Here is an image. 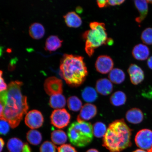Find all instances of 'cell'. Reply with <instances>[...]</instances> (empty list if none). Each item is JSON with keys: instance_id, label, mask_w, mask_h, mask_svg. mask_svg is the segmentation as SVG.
I'll list each match as a JSON object with an SVG mask.
<instances>
[{"instance_id": "6da1fadb", "label": "cell", "mask_w": 152, "mask_h": 152, "mask_svg": "<svg viewBox=\"0 0 152 152\" xmlns=\"http://www.w3.org/2000/svg\"><path fill=\"white\" fill-rule=\"evenodd\" d=\"M22 82L11 81L6 90L1 92V104L3 106L1 120H4L12 128L18 126L28 109L27 97L22 94Z\"/></svg>"}, {"instance_id": "7a4b0ae2", "label": "cell", "mask_w": 152, "mask_h": 152, "mask_svg": "<svg viewBox=\"0 0 152 152\" xmlns=\"http://www.w3.org/2000/svg\"><path fill=\"white\" fill-rule=\"evenodd\" d=\"M132 131L123 119L113 121L103 137L102 146L110 152H121L132 146Z\"/></svg>"}, {"instance_id": "3957f363", "label": "cell", "mask_w": 152, "mask_h": 152, "mask_svg": "<svg viewBox=\"0 0 152 152\" xmlns=\"http://www.w3.org/2000/svg\"><path fill=\"white\" fill-rule=\"evenodd\" d=\"M61 74L67 84L73 87L84 83L88 72L83 57L64 54L61 60Z\"/></svg>"}, {"instance_id": "277c9868", "label": "cell", "mask_w": 152, "mask_h": 152, "mask_svg": "<svg viewBox=\"0 0 152 152\" xmlns=\"http://www.w3.org/2000/svg\"><path fill=\"white\" fill-rule=\"evenodd\" d=\"M91 29L83 34L86 40L85 50L89 57L94 54L95 49L103 45H107L109 38L106 31L105 24L96 22H91Z\"/></svg>"}, {"instance_id": "5b68a950", "label": "cell", "mask_w": 152, "mask_h": 152, "mask_svg": "<svg viewBox=\"0 0 152 152\" xmlns=\"http://www.w3.org/2000/svg\"><path fill=\"white\" fill-rule=\"evenodd\" d=\"M67 134L73 145L78 147H85L92 141L93 127L90 122L76 121L70 125Z\"/></svg>"}, {"instance_id": "8992f818", "label": "cell", "mask_w": 152, "mask_h": 152, "mask_svg": "<svg viewBox=\"0 0 152 152\" xmlns=\"http://www.w3.org/2000/svg\"><path fill=\"white\" fill-rule=\"evenodd\" d=\"M137 146L148 152H152V131L143 129L137 133L135 137Z\"/></svg>"}, {"instance_id": "52a82bcc", "label": "cell", "mask_w": 152, "mask_h": 152, "mask_svg": "<svg viewBox=\"0 0 152 152\" xmlns=\"http://www.w3.org/2000/svg\"><path fill=\"white\" fill-rule=\"evenodd\" d=\"M71 118V115L65 109H56L51 114V123L56 128L62 129L69 124Z\"/></svg>"}, {"instance_id": "ba28073f", "label": "cell", "mask_w": 152, "mask_h": 152, "mask_svg": "<svg viewBox=\"0 0 152 152\" xmlns=\"http://www.w3.org/2000/svg\"><path fill=\"white\" fill-rule=\"evenodd\" d=\"M44 87L45 92L50 96L62 94L63 83L61 80L55 77H51L45 80Z\"/></svg>"}, {"instance_id": "9c48e42d", "label": "cell", "mask_w": 152, "mask_h": 152, "mask_svg": "<svg viewBox=\"0 0 152 152\" xmlns=\"http://www.w3.org/2000/svg\"><path fill=\"white\" fill-rule=\"evenodd\" d=\"M44 122V118L42 114L37 110H33L26 114L25 123L30 129H36L42 126Z\"/></svg>"}, {"instance_id": "30bf717a", "label": "cell", "mask_w": 152, "mask_h": 152, "mask_svg": "<svg viewBox=\"0 0 152 152\" xmlns=\"http://www.w3.org/2000/svg\"><path fill=\"white\" fill-rule=\"evenodd\" d=\"M114 62L111 57L106 55L99 56L95 64L96 71L102 74L109 73L113 69Z\"/></svg>"}, {"instance_id": "8fae6325", "label": "cell", "mask_w": 152, "mask_h": 152, "mask_svg": "<svg viewBox=\"0 0 152 152\" xmlns=\"http://www.w3.org/2000/svg\"><path fill=\"white\" fill-rule=\"evenodd\" d=\"M97 113V109L94 104L87 103L81 108L80 113L77 117L79 122H83L90 120L96 116Z\"/></svg>"}, {"instance_id": "7c38bea8", "label": "cell", "mask_w": 152, "mask_h": 152, "mask_svg": "<svg viewBox=\"0 0 152 152\" xmlns=\"http://www.w3.org/2000/svg\"><path fill=\"white\" fill-rule=\"evenodd\" d=\"M131 82L137 85L141 83L144 79V72L141 68L137 64H131L128 70Z\"/></svg>"}, {"instance_id": "4fadbf2b", "label": "cell", "mask_w": 152, "mask_h": 152, "mask_svg": "<svg viewBox=\"0 0 152 152\" xmlns=\"http://www.w3.org/2000/svg\"><path fill=\"white\" fill-rule=\"evenodd\" d=\"M96 89L97 92L100 94L107 96L113 92V85L109 79H100L96 81Z\"/></svg>"}, {"instance_id": "5bb4252c", "label": "cell", "mask_w": 152, "mask_h": 152, "mask_svg": "<svg viewBox=\"0 0 152 152\" xmlns=\"http://www.w3.org/2000/svg\"><path fill=\"white\" fill-rule=\"evenodd\" d=\"M132 55L136 60H145L149 56V49L147 45L139 44L134 47L132 51Z\"/></svg>"}, {"instance_id": "9a60e30c", "label": "cell", "mask_w": 152, "mask_h": 152, "mask_svg": "<svg viewBox=\"0 0 152 152\" xmlns=\"http://www.w3.org/2000/svg\"><path fill=\"white\" fill-rule=\"evenodd\" d=\"M125 117L129 122L137 124L141 123L143 121L144 115L141 110L134 108L127 111Z\"/></svg>"}, {"instance_id": "2e32d148", "label": "cell", "mask_w": 152, "mask_h": 152, "mask_svg": "<svg viewBox=\"0 0 152 152\" xmlns=\"http://www.w3.org/2000/svg\"><path fill=\"white\" fill-rule=\"evenodd\" d=\"M64 17L66 25L69 27L78 28L82 24L80 17L74 11L68 12Z\"/></svg>"}, {"instance_id": "e0dca14e", "label": "cell", "mask_w": 152, "mask_h": 152, "mask_svg": "<svg viewBox=\"0 0 152 152\" xmlns=\"http://www.w3.org/2000/svg\"><path fill=\"white\" fill-rule=\"evenodd\" d=\"M135 5L140 13V16L135 19L138 23H141L147 17L148 11V3L146 1H134Z\"/></svg>"}, {"instance_id": "ac0fdd59", "label": "cell", "mask_w": 152, "mask_h": 152, "mask_svg": "<svg viewBox=\"0 0 152 152\" xmlns=\"http://www.w3.org/2000/svg\"><path fill=\"white\" fill-rule=\"evenodd\" d=\"M28 33L31 37L35 39H39L43 37L45 29L42 24L38 22L34 23L30 26Z\"/></svg>"}, {"instance_id": "d6986e66", "label": "cell", "mask_w": 152, "mask_h": 152, "mask_svg": "<svg viewBox=\"0 0 152 152\" xmlns=\"http://www.w3.org/2000/svg\"><path fill=\"white\" fill-rule=\"evenodd\" d=\"M62 41L58 36H50L45 41V50L50 52L56 50L61 46Z\"/></svg>"}, {"instance_id": "ffe728a7", "label": "cell", "mask_w": 152, "mask_h": 152, "mask_svg": "<svg viewBox=\"0 0 152 152\" xmlns=\"http://www.w3.org/2000/svg\"><path fill=\"white\" fill-rule=\"evenodd\" d=\"M109 78L112 83L119 84L125 80V75L122 70L117 68H114L110 72Z\"/></svg>"}, {"instance_id": "44dd1931", "label": "cell", "mask_w": 152, "mask_h": 152, "mask_svg": "<svg viewBox=\"0 0 152 152\" xmlns=\"http://www.w3.org/2000/svg\"><path fill=\"white\" fill-rule=\"evenodd\" d=\"M66 104V98L62 94L52 95L49 100V105L53 109H61L65 106Z\"/></svg>"}, {"instance_id": "7402d4cb", "label": "cell", "mask_w": 152, "mask_h": 152, "mask_svg": "<svg viewBox=\"0 0 152 152\" xmlns=\"http://www.w3.org/2000/svg\"><path fill=\"white\" fill-rule=\"evenodd\" d=\"M81 96L83 100L89 103L94 102L98 98L96 91L91 87H87L83 89Z\"/></svg>"}, {"instance_id": "603a6c76", "label": "cell", "mask_w": 152, "mask_h": 152, "mask_svg": "<svg viewBox=\"0 0 152 152\" xmlns=\"http://www.w3.org/2000/svg\"><path fill=\"white\" fill-rule=\"evenodd\" d=\"M24 144L18 138L10 139L7 142V147L10 152H22Z\"/></svg>"}, {"instance_id": "cb8c5ba5", "label": "cell", "mask_w": 152, "mask_h": 152, "mask_svg": "<svg viewBox=\"0 0 152 152\" xmlns=\"http://www.w3.org/2000/svg\"><path fill=\"white\" fill-rule=\"evenodd\" d=\"M126 96L124 93L118 91L112 94L110 98V101L113 105L119 106L124 104L126 102Z\"/></svg>"}, {"instance_id": "d4e9b609", "label": "cell", "mask_w": 152, "mask_h": 152, "mask_svg": "<svg viewBox=\"0 0 152 152\" xmlns=\"http://www.w3.org/2000/svg\"><path fill=\"white\" fill-rule=\"evenodd\" d=\"M51 140L53 143L56 145H63L67 141V137L63 131L55 130L51 134Z\"/></svg>"}, {"instance_id": "484cf974", "label": "cell", "mask_w": 152, "mask_h": 152, "mask_svg": "<svg viewBox=\"0 0 152 152\" xmlns=\"http://www.w3.org/2000/svg\"><path fill=\"white\" fill-rule=\"evenodd\" d=\"M26 138L30 143L35 145L40 143L42 139L41 133L35 130L28 131L26 134Z\"/></svg>"}, {"instance_id": "4316f807", "label": "cell", "mask_w": 152, "mask_h": 152, "mask_svg": "<svg viewBox=\"0 0 152 152\" xmlns=\"http://www.w3.org/2000/svg\"><path fill=\"white\" fill-rule=\"evenodd\" d=\"M82 104L81 100L75 96H70L67 100L68 107L72 111H79L82 108Z\"/></svg>"}, {"instance_id": "83f0119b", "label": "cell", "mask_w": 152, "mask_h": 152, "mask_svg": "<svg viewBox=\"0 0 152 152\" xmlns=\"http://www.w3.org/2000/svg\"><path fill=\"white\" fill-rule=\"evenodd\" d=\"M107 130L105 124L101 122H97L93 126V134L97 138L104 137Z\"/></svg>"}, {"instance_id": "f1b7e54d", "label": "cell", "mask_w": 152, "mask_h": 152, "mask_svg": "<svg viewBox=\"0 0 152 152\" xmlns=\"http://www.w3.org/2000/svg\"><path fill=\"white\" fill-rule=\"evenodd\" d=\"M141 39L142 42L147 45H152V28H145L141 34Z\"/></svg>"}, {"instance_id": "f546056e", "label": "cell", "mask_w": 152, "mask_h": 152, "mask_svg": "<svg viewBox=\"0 0 152 152\" xmlns=\"http://www.w3.org/2000/svg\"><path fill=\"white\" fill-rule=\"evenodd\" d=\"M56 147L50 142L47 141L43 142L40 148V152H56Z\"/></svg>"}, {"instance_id": "4dcf8cb0", "label": "cell", "mask_w": 152, "mask_h": 152, "mask_svg": "<svg viewBox=\"0 0 152 152\" xmlns=\"http://www.w3.org/2000/svg\"><path fill=\"white\" fill-rule=\"evenodd\" d=\"M9 124L4 120H1L0 123V132L1 134L5 135L9 132L10 129Z\"/></svg>"}, {"instance_id": "1f68e13d", "label": "cell", "mask_w": 152, "mask_h": 152, "mask_svg": "<svg viewBox=\"0 0 152 152\" xmlns=\"http://www.w3.org/2000/svg\"><path fill=\"white\" fill-rule=\"evenodd\" d=\"M58 152H77L75 147L71 144H64L58 148Z\"/></svg>"}, {"instance_id": "d6a6232c", "label": "cell", "mask_w": 152, "mask_h": 152, "mask_svg": "<svg viewBox=\"0 0 152 152\" xmlns=\"http://www.w3.org/2000/svg\"><path fill=\"white\" fill-rule=\"evenodd\" d=\"M1 86H0V91L1 92H3L4 91L6 90L7 88V86L5 83L4 80L3 78L2 77V71H1Z\"/></svg>"}, {"instance_id": "836d02e7", "label": "cell", "mask_w": 152, "mask_h": 152, "mask_svg": "<svg viewBox=\"0 0 152 152\" xmlns=\"http://www.w3.org/2000/svg\"><path fill=\"white\" fill-rule=\"evenodd\" d=\"M124 1L123 0H110L107 1V3L108 5L115 6L122 4Z\"/></svg>"}, {"instance_id": "e575fe53", "label": "cell", "mask_w": 152, "mask_h": 152, "mask_svg": "<svg viewBox=\"0 0 152 152\" xmlns=\"http://www.w3.org/2000/svg\"><path fill=\"white\" fill-rule=\"evenodd\" d=\"M97 4L99 7L100 8H102L104 7H107L108 5L107 1L106 0H103V1H96Z\"/></svg>"}, {"instance_id": "d590c367", "label": "cell", "mask_w": 152, "mask_h": 152, "mask_svg": "<svg viewBox=\"0 0 152 152\" xmlns=\"http://www.w3.org/2000/svg\"><path fill=\"white\" fill-rule=\"evenodd\" d=\"M22 152H32L31 148L27 143H26L24 144Z\"/></svg>"}, {"instance_id": "8d00e7d4", "label": "cell", "mask_w": 152, "mask_h": 152, "mask_svg": "<svg viewBox=\"0 0 152 152\" xmlns=\"http://www.w3.org/2000/svg\"><path fill=\"white\" fill-rule=\"evenodd\" d=\"M147 64L148 67L152 70V56L148 58Z\"/></svg>"}, {"instance_id": "74e56055", "label": "cell", "mask_w": 152, "mask_h": 152, "mask_svg": "<svg viewBox=\"0 0 152 152\" xmlns=\"http://www.w3.org/2000/svg\"><path fill=\"white\" fill-rule=\"evenodd\" d=\"M0 142H1V152L2 151L4 146L5 142L4 140L2 138L0 139Z\"/></svg>"}, {"instance_id": "f35d334b", "label": "cell", "mask_w": 152, "mask_h": 152, "mask_svg": "<svg viewBox=\"0 0 152 152\" xmlns=\"http://www.w3.org/2000/svg\"><path fill=\"white\" fill-rule=\"evenodd\" d=\"M76 10L77 13L80 14L83 12V9L80 7H77L76 8Z\"/></svg>"}, {"instance_id": "ab89813d", "label": "cell", "mask_w": 152, "mask_h": 152, "mask_svg": "<svg viewBox=\"0 0 152 152\" xmlns=\"http://www.w3.org/2000/svg\"><path fill=\"white\" fill-rule=\"evenodd\" d=\"M113 40L111 38H109V39H108V41L107 42V45H113Z\"/></svg>"}, {"instance_id": "60d3db41", "label": "cell", "mask_w": 152, "mask_h": 152, "mask_svg": "<svg viewBox=\"0 0 152 152\" xmlns=\"http://www.w3.org/2000/svg\"><path fill=\"white\" fill-rule=\"evenodd\" d=\"M86 152H99L97 150L95 149H89Z\"/></svg>"}, {"instance_id": "b9f144b4", "label": "cell", "mask_w": 152, "mask_h": 152, "mask_svg": "<svg viewBox=\"0 0 152 152\" xmlns=\"http://www.w3.org/2000/svg\"><path fill=\"white\" fill-rule=\"evenodd\" d=\"M132 152H148L147 151L141 149H138Z\"/></svg>"}, {"instance_id": "7bdbcfd3", "label": "cell", "mask_w": 152, "mask_h": 152, "mask_svg": "<svg viewBox=\"0 0 152 152\" xmlns=\"http://www.w3.org/2000/svg\"><path fill=\"white\" fill-rule=\"evenodd\" d=\"M148 3H151L152 4V1H147Z\"/></svg>"}]
</instances>
